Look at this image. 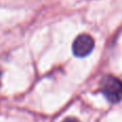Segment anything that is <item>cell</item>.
Listing matches in <instances>:
<instances>
[{"label":"cell","mask_w":122,"mask_h":122,"mask_svg":"<svg viewBox=\"0 0 122 122\" xmlns=\"http://www.w3.org/2000/svg\"><path fill=\"white\" fill-rule=\"evenodd\" d=\"M101 90L107 101L118 103L122 101V81L112 75H106L101 80Z\"/></svg>","instance_id":"1"},{"label":"cell","mask_w":122,"mask_h":122,"mask_svg":"<svg viewBox=\"0 0 122 122\" xmlns=\"http://www.w3.org/2000/svg\"><path fill=\"white\" fill-rule=\"evenodd\" d=\"M62 122H80L79 120H77V119L76 118H66V119H64V120H63Z\"/></svg>","instance_id":"3"},{"label":"cell","mask_w":122,"mask_h":122,"mask_svg":"<svg viewBox=\"0 0 122 122\" xmlns=\"http://www.w3.org/2000/svg\"><path fill=\"white\" fill-rule=\"evenodd\" d=\"M94 40L89 34H80L73 43V53L77 57H86L92 51Z\"/></svg>","instance_id":"2"}]
</instances>
